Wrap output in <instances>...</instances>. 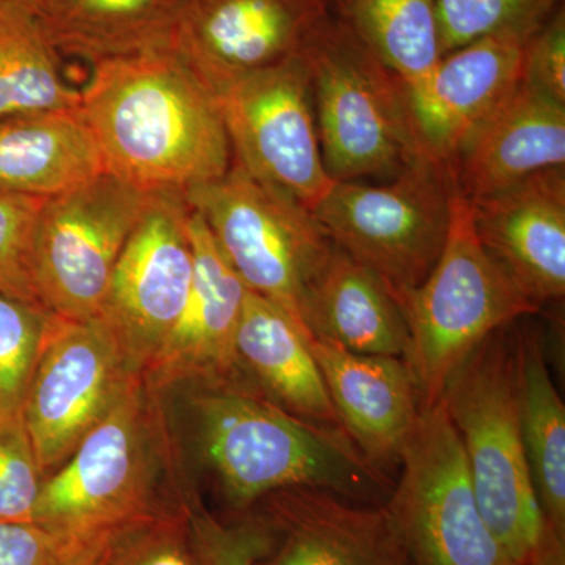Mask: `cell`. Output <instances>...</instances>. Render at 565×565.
Wrapping results in <instances>:
<instances>
[{"label": "cell", "mask_w": 565, "mask_h": 565, "mask_svg": "<svg viewBox=\"0 0 565 565\" xmlns=\"http://www.w3.org/2000/svg\"><path fill=\"white\" fill-rule=\"evenodd\" d=\"M329 6L407 90L423 84L444 57L437 0H329Z\"/></svg>", "instance_id": "26"}, {"label": "cell", "mask_w": 565, "mask_h": 565, "mask_svg": "<svg viewBox=\"0 0 565 565\" xmlns=\"http://www.w3.org/2000/svg\"><path fill=\"white\" fill-rule=\"evenodd\" d=\"M516 408L527 470L548 526L565 537V407L553 384L544 341L514 330Z\"/></svg>", "instance_id": "25"}, {"label": "cell", "mask_w": 565, "mask_h": 565, "mask_svg": "<svg viewBox=\"0 0 565 565\" xmlns=\"http://www.w3.org/2000/svg\"><path fill=\"white\" fill-rule=\"evenodd\" d=\"M401 307L408 327L404 360L422 411L440 403L449 377L487 338L541 311L478 239L470 203L456 189L444 252Z\"/></svg>", "instance_id": "6"}, {"label": "cell", "mask_w": 565, "mask_h": 565, "mask_svg": "<svg viewBox=\"0 0 565 565\" xmlns=\"http://www.w3.org/2000/svg\"><path fill=\"white\" fill-rule=\"evenodd\" d=\"M137 375L99 319L52 315L22 408L44 479L73 456Z\"/></svg>", "instance_id": "13"}, {"label": "cell", "mask_w": 565, "mask_h": 565, "mask_svg": "<svg viewBox=\"0 0 565 565\" xmlns=\"http://www.w3.org/2000/svg\"><path fill=\"white\" fill-rule=\"evenodd\" d=\"M81 110L107 172L141 191L185 192L232 167L214 88L177 47L93 65Z\"/></svg>", "instance_id": "1"}, {"label": "cell", "mask_w": 565, "mask_h": 565, "mask_svg": "<svg viewBox=\"0 0 565 565\" xmlns=\"http://www.w3.org/2000/svg\"><path fill=\"white\" fill-rule=\"evenodd\" d=\"M184 199L245 288L280 307L310 337L305 299L337 248L313 212L234 162L223 177L188 189Z\"/></svg>", "instance_id": "7"}, {"label": "cell", "mask_w": 565, "mask_h": 565, "mask_svg": "<svg viewBox=\"0 0 565 565\" xmlns=\"http://www.w3.org/2000/svg\"><path fill=\"white\" fill-rule=\"evenodd\" d=\"M310 341L285 310L247 291L236 334L244 373L289 414L343 430Z\"/></svg>", "instance_id": "23"}, {"label": "cell", "mask_w": 565, "mask_h": 565, "mask_svg": "<svg viewBox=\"0 0 565 565\" xmlns=\"http://www.w3.org/2000/svg\"><path fill=\"white\" fill-rule=\"evenodd\" d=\"M111 537L114 533L70 542L55 565H111Z\"/></svg>", "instance_id": "36"}, {"label": "cell", "mask_w": 565, "mask_h": 565, "mask_svg": "<svg viewBox=\"0 0 565 565\" xmlns=\"http://www.w3.org/2000/svg\"><path fill=\"white\" fill-rule=\"evenodd\" d=\"M311 340L362 355L405 359L408 327L384 282L341 248H334L303 305Z\"/></svg>", "instance_id": "21"}, {"label": "cell", "mask_w": 565, "mask_h": 565, "mask_svg": "<svg viewBox=\"0 0 565 565\" xmlns=\"http://www.w3.org/2000/svg\"><path fill=\"white\" fill-rule=\"evenodd\" d=\"M54 0H0V6L13 7V9L28 11L39 17L41 11L46 9Z\"/></svg>", "instance_id": "37"}, {"label": "cell", "mask_w": 565, "mask_h": 565, "mask_svg": "<svg viewBox=\"0 0 565 565\" xmlns=\"http://www.w3.org/2000/svg\"><path fill=\"white\" fill-rule=\"evenodd\" d=\"M300 54L310 73L323 167L333 181L394 178L430 158L416 136L403 81L330 6Z\"/></svg>", "instance_id": "5"}, {"label": "cell", "mask_w": 565, "mask_h": 565, "mask_svg": "<svg viewBox=\"0 0 565 565\" xmlns=\"http://www.w3.org/2000/svg\"><path fill=\"white\" fill-rule=\"evenodd\" d=\"M511 326L467 356L440 403L462 444L482 519L512 564L564 565V541L546 523L527 470Z\"/></svg>", "instance_id": "4"}, {"label": "cell", "mask_w": 565, "mask_h": 565, "mask_svg": "<svg viewBox=\"0 0 565 565\" xmlns=\"http://www.w3.org/2000/svg\"><path fill=\"white\" fill-rule=\"evenodd\" d=\"M266 498L280 545L264 565H412L386 505L367 508L308 487Z\"/></svg>", "instance_id": "19"}, {"label": "cell", "mask_w": 565, "mask_h": 565, "mask_svg": "<svg viewBox=\"0 0 565 565\" xmlns=\"http://www.w3.org/2000/svg\"><path fill=\"white\" fill-rule=\"evenodd\" d=\"M191 503L114 533L111 565H202L189 526Z\"/></svg>", "instance_id": "31"}, {"label": "cell", "mask_w": 565, "mask_h": 565, "mask_svg": "<svg viewBox=\"0 0 565 565\" xmlns=\"http://www.w3.org/2000/svg\"><path fill=\"white\" fill-rule=\"evenodd\" d=\"M106 172L81 107L0 118V191L47 200Z\"/></svg>", "instance_id": "22"}, {"label": "cell", "mask_w": 565, "mask_h": 565, "mask_svg": "<svg viewBox=\"0 0 565 565\" xmlns=\"http://www.w3.org/2000/svg\"><path fill=\"white\" fill-rule=\"evenodd\" d=\"M475 232L531 302L565 294V169L542 170L504 191L468 202Z\"/></svg>", "instance_id": "16"}, {"label": "cell", "mask_w": 565, "mask_h": 565, "mask_svg": "<svg viewBox=\"0 0 565 565\" xmlns=\"http://www.w3.org/2000/svg\"><path fill=\"white\" fill-rule=\"evenodd\" d=\"M534 33L503 32L448 52L423 84L407 90L416 136L445 163L465 136L523 81Z\"/></svg>", "instance_id": "17"}, {"label": "cell", "mask_w": 565, "mask_h": 565, "mask_svg": "<svg viewBox=\"0 0 565 565\" xmlns=\"http://www.w3.org/2000/svg\"><path fill=\"white\" fill-rule=\"evenodd\" d=\"M189 526L202 565H256L269 550V527L228 526L193 503L189 508Z\"/></svg>", "instance_id": "33"}, {"label": "cell", "mask_w": 565, "mask_h": 565, "mask_svg": "<svg viewBox=\"0 0 565 565\" xmlns=\"http://www.w3.org/2000/svg\"><path fill=\"white\" fill-rule=\"evenodd\" d=\"M184 386L199 455L236 508L297 487L353 500L390 489L344 430L289 414L247 375Z\"/></svg>", "instance_id": "2"}, {"label": "cell", "mask_w": 565, "mask_h": 565, "mask_svg": "<svg viewBox=\"0 0 565 565\" xmlns=\"http://www.w3.org/2000/svg\"><path fill=\"white\" fill-rule=\"evenodd\" d=\"M68 544L35 522H0V565H55Z\"/></svg>", "instance_id": "35"}, {"label": "cell", "mask_w": 565, "mask_h": 565, "mask_svg": "<svg viewBox=\"0 0 565 565\" xmlns=\"http://www.w3.org/2000/svg\"><path fill=\"white\" fill-rule=\"evenodd\" d=\"M189 0H54L39 14L58 55L90 65L174 47Z\"/></svg>", "instance_id": "24"}, {"label": "cell", "mask_w": 565, "mask_h": 565, "mask_svg": "<svg viewBox=\"0 0 565 565\" xmlns=\"http://www.w3.org/2000/svg\"><path fill=\"white\" fill-rule=\"evenodd\" d=\"M43 482L22 415L0 418V522H33Z\"/></svg>", "instance_id": "32"}, {"label": "cell", "mask_w": 565, "mask_h": 565, "mask_svg": "<svg viewBox=\"0 0 565 565\" xmlns=\"http://www.w3.org/2000/svg\"><path fill=\"white\" fill-rule=\"evenodd\" d=\"M191 214L184 192H152L111 274L98 319L134 373H147L188 303L195 270Z\"/></svg>", "instance_id": "12"}, {"label": "cell", "mask_w": 565, "mask_h": 565, "mask_svg": "<svg viewBox=\"0 0 565 565\" xmlns=\"http://www.w3.org/2000/svg\"><path fill=\"white\" fill-rule=\"evenodd\" d=\"M191 236L195 270L188 303L143 374L162 393L177 385L247 375L237 360L236 334L248 289L193 211Z\"/></svg>", "instance_id": "15"}, {"label": "cell", "mask_w": 565, "mask_h": 565, "mask_svg": "<svg viewBox=\"0 0 565 565\" xmlns=\"http://www.w3.org/2000/svg\"><path fill=\"white\" fill-rule=\"evenodd\" d=\"M399 465L386 509L412 565H514L482 519L444 404L419 412Z\"/></svg>", "instance_id": "9"}, {"label": "cell", "mask_w": 565, "mask_h": 565, "mask_svg": "<svg viewBox=\"0 0 565 565\" xmlns=\"http://www.w3.org/2000/svg\"><path fill=\"white\" fill-rule=\"evenodd\" d=\"M563 0H437L441 52L503 32L535 33Z\"/></svg>", "instance_id": "29"}, {"label": "cell", "mask_w": 565, "mask_h": 565, "mask_svg": "<svg viewBox=\"0 0 565 565\" xmlns=\"http://www.w3.org/2000/svg\"><path fill=\"white\" fill-rule=\"evenodd\" d=\"M44 202L46 199L0 191V294L35 305L41 303L33 252Z\"/></svg>", "instance_id": "30"}, {"label": "cell", "mask_w": 565, "mask_h": 565, "mask_svg": "<svg viewBox=\"0 0 565 565\" xmlns=\"http://www.w3.org/2000/svg\"><path fill=\"white\" fill-rule=\"evenodd\" d=\"M523 82L565 104V13L563 7L534 33L526 47Z\"/></svg>", "instance_id": "34"}, {"label": "cell", "mask_w": 565, "mask_h": 565, "mask_svg": "<svg viewBox=\"0 0 565 565\" xmlns=\"http://www.w3.org/2000/svg\"><path fill=\"white\" fill-rule=\"evenodd\" d=\"M452 192L445 163L424 158L388 184L334 181L311 212L334 245L371 270L403 305L444 252Z\"/></svg>", "instance_id": "8"}, {"label": "cell", "mask_w": 565, "mask_h": 565, "mask_svg": "<svg viewBox=\"0 0 565 565\" xmlns=\"http://www.w3.org/2000/svg\"><path fill=\"white\" fill-rule=\"evenodd\" d=\"M52 313L0 294V418L21 416Z\"/></svg>", "instance_id": "28"}, {"label": "cell", "mask_w": 565, "mask_h": 565, "mask_svg": "<svg viewBox=\"0 0 565 565\" xmlns=\"http://www.w3.org/2000/svg\"><path fill=\"white\" fill-rule=\"evenodd\" d=\"M81 107L35 14L0 6V118Z\"/></svg>", "instance_id": "27"}, {"label": "cell", "mask_w": 565, "mask_h": 565, "mask_svg": "<svg viewBox=\"0 0 565 565\" xmlns=\"http://www.w3.org/2000/svg\"><path fill=\"white\" fill-rule=\"evenodd\" d=\"M233 162L313 211L334 184L323 167L302 54L214 88Z\"/></svg>", "instance_id": "11"}, {"label": "cell", "mask_w": 565, "mask_h": 565, "mask_svg": "<svg viewBox=\"0 0 565 565\" xmlns=\"http://www.w3.org/2000/svg\"><path fill=\"white\" fill-rule=\"evenodd\" d=\"M329 0H189L174 47L212 88L299 54Z\"/></svg>", "instance_id": "14"}, {"label": "cell", "mask_w": 565, "mask_h": 565, "mask_svg": "<svg viewBox=\"0 0 565 565\" xmlns=\"http://www.w3.org/2000/svg\"><path fill=\"white\" fill-rule=\"evenodd\" d=\"M151 193L106 172L44 202L33 270L47 311L73 321L98 319L111 274Z\"/></svg>", "instance_id": "10"}, {"label": "cell", "mask_w": 565, "mask_h": 565, "mask_svg": "<svg viewBox=\"0 0 565 565\" xmlns=\"http://www.w3.org/2000/svg\"><path fill=\"white\" fill-rule=\"evenodd\" d=\"M191 501L181 489L180 451L162 392L137 375L73 456L44 479L33 522L63 541H90Z\"/></svg>", "instance_id": "3"}, {"label": "cell", "mask_w": 565, "mask_h": 565, "mask_svg": "<svg viewBox=\"0 0 565 565\" xmlns=\"http://www.w3.org/2000/svg\"><path fill=\"white\" fill-rule=\"evenodd\" d=\"M341 427L379 470L399 463L418 422V392L404 359L362 355L311 340Z\"/></svg>", "instance_id": "20"}, {"label": "cell", "mask_w": 565, "mask_h": 565, "mask_svg": "<svg viewBox=\"0 0 565 565\" xmlns=\"http://www.w3.org/2000/svg\"><path fill=\"white\" fill-rule=\"evenodd\" d=\"M445 167L468 202L565 167V104L520 82L465 136Z\"/></svg>", "instance_id": "18"}]
</instances>
